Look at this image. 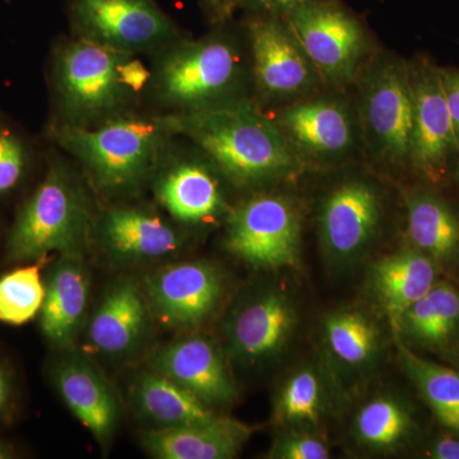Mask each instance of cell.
<instances>
[{
    "mask_svg": "<svg viewBox=\"0 0 459 459\" xmlns=\"http://www.w3.org/2000/svg\"><path fill=\"white\" fill-rule=\"evenodd\" d=\"M174 135L199 148L217 171L238 186L289 179L304 164L271 115L244 98L222 107L165 115Z\"/></svg>",
    "mask_w": 459,
    "mask_h": 459,
    "instance_id": "1",
    "label": "cell"
},
{
    "mask_svg": "<svg viewBox=\"0 0 459 459\" xmlns=\"http://www.w3.org/2000/svg\"><path fill=\"white\" fill-rule=\"evenodd\" d=\"M53 75L63 123L81 126L126 114L151 81L137 56L80 38L60 45Z\"/></svg>",
    "mask_w": 459,
    "mask_h": 459,
    "instance_id": "2",
    "label": "cell"
},
{
    "mask_svg": "<svg viewBox=\"0 0 459 459\" xmlns=\"http://www.w3.org/2000/svg\"><path fill=\"white\" fill-rule=\"evenodd\" d=\"M51 137L82 164L99 189L119 193L155 171L174 133L165 117L124 114L95 126L62 123Z\"/></svg>",
    "mask_w": 459,
    "mask_h": 459,
    "instance_id": "3",
    "label": "cell"
},
{
    "mask_svg": "<svg viewBox=\"0 0 459 459\" xmlns=\"http://www.w3.org/2000/svg\"><path fill=\"white\" fill-rule=\"evenodd\" d=\"M247 65L240 48L225 32L172 42L156 53L150 86L172 113H192L244 99Z\"/></svg>",
    "mask_w": 459,
    "mask_h": 459,
    "instance_id": "4",
    "label": "cell"
},
{
    "mask_svg": "<svg viewBox=\"0 0 459 459\" xmlns=\"http://www.w3.org/2000/svg\"><path fill=\"white\" fill-rule=\"evenodd\" d=\"M92 210L80 180L54 161L18 212L8 238L11 262L41 261L50 253L83 255L93 231Z\"/></svg>",
    "mask_w": 459,
    "mask_h": 459,
    "instance_id": "5",
    "label": "cell"
},
{
    "mask_svg": "<svg viewBox=\"0 0 459 459\" xmlns=\"http://www.w3.org/2000/svg\"><path fill=\"white\" fill-rule=\"evenodd\" d=\"M353 84L362 148L386 169L410 165L412 99L409 63L392 54H373Z\"/></svg>",
    "mask_w": 459,
    "mask_h": 459,
    "instance_id": "6",
    "label": "cell"
},
{
    "mask_svg": "<svg viewBox=\"0 0 459 459\" xmlns=\"http://www.w3.org/2000/svg\"><path fill=\"white\" fill-rule=\"evenodd\" d=\"M316 68L323 86L341 91L355 82L371 54L369 33L338 0H325L282 17Z\"/></svg>",
    "mask_w": 459,
    "mask_h": 459,
    "instance_id": "7",
    "label": "cell"
},
{
    "mask_svg": "<svg viewBox=\"0 0 459 459\" xmlns=\"http://www.w3.org/2000/svg\"><path fill=\"white\" fill-rule=\"evenodd\" d=\"M301 219L291 198L263 193L228 214L225 246L232 255L261 270H279L298 261Z\"/></svg>",
    "mask_w": 459,
    "mask_h": 459,
    "instance_id": "8",
    "label": "cell"
},
{
    "mask_svg": "<svg viewBox=\"0 0 459 459\" xmlns=\"http://www.w3.org/2000/svg\"><path fill=\"white\" fill-rule=\"evenodd\" d=\"M69 13L77 38L132 56L156 54L181 39L153 0H72Z\"/></svg>",
    "mask_w": 459,
    "mask_h": 459,
    "instance_id": "9",
    "label": "cell"
},
{
    "mask_svg": "<svg viewBox=\"0 0 459 459\" xmlns=\"http://www.w3.org/2000/svg\"><path fill=\"white\" fill-rule=\"evenodd\" d=\"M271 117L304 166L342 161L360 142L355 108L337 90L318 91L280 107Z\"/></svg>",
    "mask_w": 459,
    "mask_h": 459,
    "instance_id": "10",
    "label": "cell"
},
{
    "mask_svg": "<svg viewBox=\"0 0 459 459\" xmlns=\"http://www.w3.org/2000/svg\"><path fill=\"white\" fill-rule=\"evenodd\" d=\"M247 23L253 82L263 101L280 108L320 91L319 74L283 18L253 14Z\"/></svg>",
    "mask_w": 459,
    "mask_h": 459,
    "instance_id": "11",
    "label": "cell"
},
{
    "mask_svg": "<svg viewBox=\"0 0 459 459\" xmlns=\"http://www.w3.org/2000/svg\"><path fill=\"white\" fill-rule=\"evenodd\" d=\"M412 126L410 166L429 180L446 174L449 159L459 152L451 111L444 93L439 68L424 59L409 63Z\"/></svg>",
    "mask_w": 459,
    "mask_h": 459,
    "instance_id": "12",
    "label": "cell"
},
{
    "mask_svg": "<svg viewBox=\"0 0 459 459\" xmlns=\"http://www.w3.org/2000/svg\"><path fill=\"white\" fill-rule=\"evenodd\" d=\"M146 299L162 325L190 329L202 325L222 294L220 272L205 262L168 265L146 280Z\"/></svg>",
    "mask_w": 459,
    "mask_h": 459,
    "instance_id": "13",
    "label": "cell"
},
{
    "mask_svg": "<svg viewBox=\"0 0 459 459\" xmlns=\"http://www.w3.org/2000/svg\"><path fill=\"white\" fill-rule=\"evenodd\" d=\"M379 192L367 180L338 184L320 205L319 234L323 247L336 261H351L369 247L382 221Z\"/></svg>",
    "mask_w": 459,
    "mask_h": 459,
    "instance_id": "14",
    "label": "cell"
},
{
    "mask_svg": "<svg viewBox=\"0 0 459 459\" xmlns=\"http://www.w3.org/2000/svg\"><path fill=\"white\" fill-rule=\"evenodd\" d=\"M298 323L291 299L272 289L255 295L232 313L226 325L230 351L243 364L274 358L289 342Z\"/></svg>",
    "mask_w": 459,
    "mask_h": 459,
    "instance_id": "15",
    "label": "cell"
},
{
    "mask_svg": "<svg viewBox=\"0 0 459 459\" xmlns=\"http://www.w3.org/2000/svg\"><path fill=\"white\" fill-rule=\"evenodd\" d=\"M150 364L152 371L183 386L207 406L228 404L237 395L223 353L210 338L174 341L156 351Z\"/></svg>",
    "mask_w": 459,
    "mask_h": 459,
    "instance_id": "16",
    "label": "cell"
},
{
    "mask_svg": "<svg viewBox=\"0 0 459 459\" xmlns=\"http://www.w3.org/2000/svg\"><path fill=\"white\" fill-rule=\"evenodd\" d=\"M51 377L78 421L101 446L110 442L119 427L122 409L104 374L82 356L68 355L56 362Z\"/></svg>",
    "mask_w": 459,
    "mask_h": 459,
    "instance_id": "17",
    "label": "cell"
},
{
    "mask_svg": "<svg viewBox=\"0 0 459 459\" xmlns=\"http://www.w3.org/2000/svg\"><path fill=\"white\" fill-rule=\"evenodd\" d=\"M210 161L178 159L160 171L156 197L171 217L183 223H204L230 212Z\"/></svg>",
    "mask_w": 459,
    "mask_h": 459,
    "instance_id": "18",
    "label": "cell"
},
{
    "mask_svg": "<svg viewBox=\"0 0 459 459\" xmlns=\"http://www.w3.org/2000/svg\"><path fill=\"white\" fill-rule=\"evenodd\" d=\"M90 277L83 255H60L45 285L42 334L57 349L74 344L89 304Z\"/></svg>",
    "mask_w": 459,
    "mask_h": 459,
    "instance_id": "19",
    "label": "cell"
},
{
    "mask_svg": "<svg viewBox=\"0 0 459 459\" xmlns=\"http://www.w3.org/2000/svg\"><path fill=\"white\" fill-rule=\"evenodd\" d=\"M146 299L132 280H120L108 290L91 318L90 346L108 358L131 355L147 331Z\"/></svg>",
    "mask_w": 459,
    "mask_h": 459,
    "instance_id": "20",
    "label": "cell"
},
{
    "mask_svg": "<svg viewBox=\"0 0 459 459\" xmlns=\"http://www.w3.org/2000/svg\"><path fill=\"white\" fill-rule=\"evenodd\" d=\"M108 253L123 261H153L178 252L179 232L160 214L141 207L111 208L100 223Z\"/></svg>",
    "mask_w": 459,
    "mask_h": 459,
    "instance_id": "21",
    "label": "cell"
},
{
    "mask_svg": "<svg viewBox=\"0 0 459 459\" xmlns=\"http://www.w3.org/2000/svg\"><path fill=\"white\" fill-rule=\"evenodd\" d=\"M252 433L247 425L221 416L207 424L152 429L142 435V444L153 458L230 459Z\"/></svg>",
    "mask_w": 459,
    "mask_h": 459,
    "instance_id": "22",
    "label": "cell"
},
{
    "mask_svg": "<svg viewBox=\"0 0 459 459\" xmlns=\"http://www.w3.org/2000/svg\"><path fill=\"white\" fill-rule=\"evenodd\" d=\"M370 283L397 333L404 312L437 283V263L418 249L386 255L371 268Z\"/></svg>",
    "mask_w": 459,
    "mask_h": 459,
    "instance_id": "23",
    "label": "cell"
},
{
    "mask_svg": "<svg viewBox=\"0 0 459 459\" xmlns=\"http://www.w3.org/2000/svg\"><path fill=\"white\" fill-rule=\"evenodd\" d=\"M133 400L156 428L207 424L221 416L183 386L155 373H142L133 382Z\"/></svg>",
    "mask_w": 459,
    "mask_h": 459,
    "instance_id": "24",
    "label": "cell"
},
{
    "mask_svg": "<svg viewBox=\"0 0 459 459\" xmlns=\"http://www.w3.org/2000/svg\"><path fill=\"white\" fill-rule=\"evenodd\" d=\"M397 333L437 351L455 349L459 344V290L449 283H435L404 312Z\"/></svg>",
    "mask_w": 459,
    "mask_h": 459,
    "instance_id": "25",
    "label": "cell"
},
{
    "mask_svg": "<svg viewBox=\"0 0 459 459\" xmlns=\"http://www.w3.org/2000/svg\"><path fill=\"white\" fill-rule=\"evenodd\" d=\"M407 231L415 249L435 263H449L459 255V220L451 207L428 192L407 197Z\"/></svg>",
    "mask_w": 459,
    "mask_h": 459,
    "instance_id": "26",
    "label": "cell"
},
{
    "mask_svg": "<svg viewBox=\"0 0 459 459\" xmlns=\"http://www.w3.org/2000/svg\"><path fill=\"white\" fill-rule=\"evenodd\" d=\"M404 373L412 380L440 424L459 435V369L435 364L398 343Z\"/></svg>",
    "mask_w": 459,
    "mask_h": 459,
    "instance_id": "27",
    "label": "cell"
},
{
    "mask_svg": "<svg viewBox=\"0 0 459 459\" xmlns=\"http://www.w3.org/2000/svg\"><path fill=\"white\" fill-rule=\"evenodd\" d=\"M328 351L347 368H362L377 358L380 333L374 320L360 310H338L323 322Z\"/></svg>",
    "mask_w": 459,
    "mask_h": 459,
    "instance_id": "28",
    "label": "cell"
},
{
    "mask_svg": "<svg viewBox=\"0 0 459 459\" xmlns=\"http://www.w3.org/2000/svg\"><path fill=\"white\" fill-rule=\"evenodd\" d=\"M412 428L409 411L400 401L380 395L364 404L353 429L359 442L376 451H391L406 442Z\"/></svg>",
    "mask_w": 459,
    "mask_h": 459,
    "instance_id": "29",
    "label": "cell"
},
{
    "mask_svg": "<svg viewBox=\"0 0 459 459\" xmlns=\"http://www.w3.org/2000/svg\"><path fill=\"white\" fill-rule=\"evenodd\" d=\"M40 270L36 263L0 279V322L22 325L38 316L45 299Z\"/></svg>",
    "mask_w": 459,
    "mask_h": 459,
    "instance_id": "30",
    "label": "cell"
},
{
    "mask_svg": "<svg viewBox=\"0 0 459 459\" xmlns=\"http://www.w3.org/2000/svg\"><path fill=\"white\" fill-rule=\"evenodd\" d=\"M322 411V385L312 369L296 371L281 388L273 416L279 424H316Z\"/></svg>",
    "mask_w": 459,
    "mask_h": 459,
    "instance_id": "31",
    "label": "cell"
},
{
    "mask_svg": "<svg viewBox=\"0 0 459 459\" xmlns=\"http://www.w3.org/2000/svg\"><path fill=\"white\" fill-rule=\"evenodd\" d=\"M26 165V144L16 133L0 126V195L16 188L25 174Z\"/></svg>",
    "mask_w": 459,
    "mask_h": 459,
    "instance_id": "32",
    "label": "cell"
},
{
    "mask_svg": "<svg viewBox=\"0 0 459 459\" xmlns=\"http://www.w3.org/2000/svg\"><path fill=\"white\" fill-rule=\"evenodd\" d=\"M271 455V457L280 459H327L329 449L318 437L292 433L281 437L274 443Z\"/></svg>",
    "mask_w": 459,
    "mask_h": 459,
    "instance_id": "33",
    "label": "cell"
},
{
    "mask_svg": "<svg viewBox=\"0 0 459 459\" xmlns=\"http://www.w3.org/2000/svg\"><path fill=\"white\" fill-rule=\"evenodd\" d=\"M320 2L325 0H241L240 8L247 9L253 14L282 18L296 9Z\"/></svg>",
    "mask_w": 459,
    "mask_h": 459,
    "instance_id": "34",
    "label": "cell"
},
{
    "mask_svg": "<svg viewBox=\"0 0 459 459\" xmlns=\"http://www.w3.org/2000/svg\"><path fill=\"white\" fill-rule=\"evenodd\" d=\"M439 74L459 147V69L439 68Z\"/></svg>",
    "mask_w": 459,
    "mask_h": 459,
    "instance_id": "35",
    "label": "cell"
},
{
    "mask_svg": "<svg viewBox=\"0 0 459 459\" xmlns=\"http://www.w3.org/2000/svg\"><path fill=\"white\" fill-rule=\"evenodd\" d=\"M241 0H204L205 13L216 25H222L240 8Z\"/></svg>",
    "mask_w": 459,
    "mask_h": 459,
    "instance_id": "36",
    "label": "cell"
},
{
    "mask_svg": "<svg viewBox=\"0 0 459 459\" xmlns=\"http://www.w3.org/2000/svg\"><path fill=\"white\" fill-rule=\"evenodd\" d=\"M428 455L434 459H459V437L442 435L431 443Z\"/></svg>",
    "mask_w": 459,
    "mask_h": 459,
    "instance_id": "37",
    "label": "cell"
},
{
    "mask_svg": "<svg viewBox=\"0 0 459 459\" xmlns=\"http://www.w3.org/2000/svg\"><path fill=\"white\" fill-rule=\"evenodd\" d=\"M12 397H13V391H12L11 377H9L4 367L0 364V419L4 418L9 412Z\"/></svg>",
    "mask_w": 459,
    "mask_h": 459,
    "instance_id": "38",
    "label": "cell"
},
{
    "mask_svg": "<svg viewBox=\"0 0 459 459\" xmlns=\"http://www.w3.org/2000/svg\"><path fill=\"white\" fill-rule=\"evenodd\" d=\"M13 449L7 443L0 442V459L13 458Z\"/></svg>",
    "mask_w": 459,
    "mask_h": 459,
    "instance_id": "39",
    "label": "cell"
},
{
    "mask_svg": "<svg viewBox=\"0 0 459 459\" xmlns=\"http://www.w3.org/2000/svg\"><path fill=\"white\" fill-rule=\"evenodd\" d=\"M455 365H457V369H459V344L455 349Z\"/></svg>",
    "mask_w": 459,
    "mask_h": 459,
    "instance_id": "40",
    "label": "cell"
},
{
    "mask_svg": "<svg viewBox=\"0 0 459 459\" xmlns=\"http://www.w3.org/2000/svg\"><path fill=\"white\" fill-rule=\"evenodd\" d=\"M457 174H458V179H459V164H458V171H457Z\"/></svg>",
    "mask_w": 459,
    "mask_h": 459,
    "instance_id": "41",
    "label": "cell"
}]
</instances>
